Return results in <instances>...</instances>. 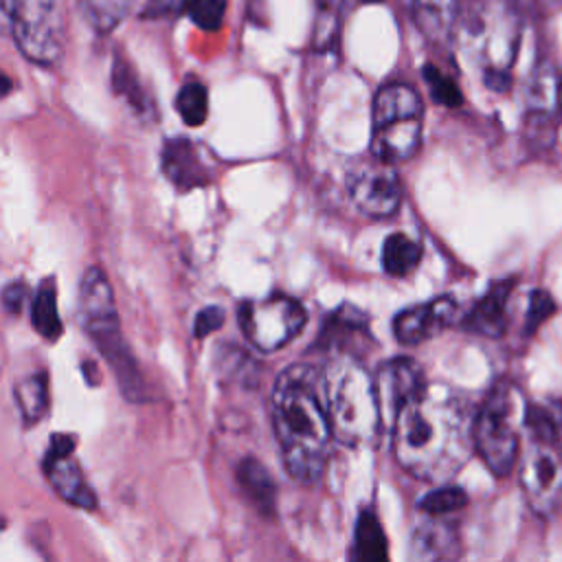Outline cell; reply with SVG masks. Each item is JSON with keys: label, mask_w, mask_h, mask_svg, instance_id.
Instances as JSON below:
<instances>
[{"label": "cell", "mask_w": 562, "mask_h": 562, "mask_svg": "<svg viewBox=\"0 0 562 562\" xmlns=\"http://www.w3.org/2000/svg\"><path fill=\"white\" fill-rule=\"evenodd\" d=\"M15 406L26 426L37 424L48 411V382L46 373H31L13 386Z\"/></svg>", "instance_id": "obj_23"}, {"label": "cell", "mask_w": 562, "mask_h": 562, "mask_svg": "<svg viewBox=\"0 0 562 562\" xmlns=\"http://www.w3.org/2000/svg\"><path fill=\"white\" fill-rule=\"evenodd\" d=\"M15 2H18V0H2V15H4V22H7V24H9L11 15H13Z\"/></svg>", "instance_id": "obj_34"}, {"label": "cell", "mask_w": 562, "mask_h": 562, "mask_svg": "<svg viewBox=\"0 0 562 562\" xmlns=\"http://www.w3.org/2000/svg\"><path fill=\"white\" fill-rule=\"evenodd\" d=\"M459 553V538L452 522L441 516L428 514L415 531L411 540V558L415 560H443L454 558Z\"/></svg>", "instance_id": "obj_17"}, {"label": "cell", "mask_w": 562, "mask_h": 562, "mask_svg": "<svg viewBox=\"0 0 562 562\" xmlns=\"http://www.w3.org/2000/svg\"><path fill=\"white\" fill-rule=\"evenodd\" d=\"M325 404L334 439L367 446L382 426L375 380L356 356H336L325 373Z\"/></svg>", "instance_id": "obj_3"}, {"label": "cell", "mask_w": 562, "mask_h": 562, "mask_svg": "<svg viewBox=\"0 0 562 562\" xmlns=\"http://www.w3.org/2000/svg\"><path fill=\"white\" fill-rule=\"evenodd\" d=\"M422 255H424V248L419 241L411 239L404 233H393L382 244V255H380L382 270L389 277H406L419 266Z\"/></svg>", "instance_id": "obj_20"}, {"label": "cell", "mask_w": 562, "mask_h": 562, "mask_svg": "<svg viewBox=\"0 0 562 562\" xmlns=\"http://www.w3.org/2000/svg\"><path fill=\"white\" fill-rule=\"evenodd\" d=\"M31 323L37 334L46 340H57L61 336V318L57 312V285L55 279H44L31 303Z\"/></svg>", "instance_id": "obj_22"}, {"label": "cell", "mask_w": 562, "mask_h": 562, "mask_svg": "<svg viewBox=\"0 0 562 562\" xmlns=\"http://www.w3.org/2000/svg\"><path fill=\"white\" fill-rule=\"evenodd\" d=\"M24 299H26V285H24V281H13V283H9V285L4 288V292H2V303H4V310H7L9 314H20Z\"/></svg>", "instance_id": "obj_33"}, {"label": "cell", "mask_w": 562, "mask_h": 562, "mask_svg": "<svg viewBox=\"0 0 562 562\" xmlns=\"http://www.w3.org/2000/svg\"><path fill=\"white\" fill-rule=\"evenodd\" d=\"M424 79L428 83V90H430V97L441 103V105H448V108H457L461 103V92H459V86L446 77L439 68L435 66H424Z\"/></svg>", "instance_id": "obj_28"}, {"label": "cell", "mask_w": 562, "mask_h": 562, "mask_svg": "<svg viewBox=\"0 0 562 562\" xmlns=\"http://www.w3.org/2000/svg\"><path fill=\"white\" fill-rule=\"evenodd\" d=\"M454 318H457V301L450 294H443L428 303L400 310L393 318V334L397 342L413 347L450 327Z\"/></svg>", "instance_id": "obj_13"}, {"label": "cell", "mask_w": 562, "mask_h": 562, "mask_svg": "<svg viewBox=\"0 0 562 562\" xmlns=\"http://www.w3.org/2000/svg\"><path fill=\"white\" fill-rule=\"evenodd\" d=\"M347 193L369 217H389L402 204V180L393 162L371 158L356 162L347 173Z\"/></svg>", "instance_id": "obj_10"}, {"label": "cell", "mask_w": 562, "mask_h": 562, "mask_svg": "<svg viewBox=\"0 0 562 562\" xmlns=\"http://www.w3.org/2000/svg\"><path fill=\"white\" fill-rule=\"evenodd\" d=\"M112 88L138 116L151 114L149 97L145 94V90H143L136 72L132 70V66L121 57H116L114 68H112Z\"/></svg>", "instance_id": "obj_24"}, {"label": "cell", "mask_w": 562, "mask_h": 562, "mask_svg": "<svg viewBox=\"0 0 562 562\" xmlns=\"http://www.w3.org/2000/svg\"><path fill=\"white\" fill-rule=\"evenodd\" d=\"M391 430L397 463L422 481L446 483L474 448V415L468 402L441 386H426L400 411Z\"/></svg>", "instance_id": "obj_1"}, {"label": "cell", "mask_w": 562, "mask_h": 562, "mask_svg": "<svg viewBox=\"0 0 562 562\" xmlns=\"http://www.w3.org/2000/svg\"><path fill=\"white\" fill-rule=\"evenodd\" d=\"M173 103H176V110H178L180 119L191 127L202 125L209 116V92H206L204 83H200L195 79L187 81L178 90Z\"/></svg>", "instance_id": "obj_26"}, {"label": "cell", "mask_w": 562, "mask_h": 562, "mask_svg": "<svg viewBox=\"0 0 562 562\" xmlns=\"http://www.w3.org/2000/svg\"><path fill=\"white\" fill-rule=\"evenodd\" d=\"M7 26L29 61L53 66L61 59L66 29L59 0H18Z\"/></svg>", "instance_id": "obj_7"}, {"label": "cell", "mask_w": 562, "mask_h": 562, "mask_svg": "<svg viewBox=\"0 0 562 562\" xmlns=\"http://www.w3.org/2000/svg\"><path fill=\"white\" fill-rule=\"evenodd\" d=\"M369 336V316L362 310L342 303L340 307L327 314L316 347L325 351L349 349V345L353 347L356 340H367Z\"/></svg>", "instance_id": "obj_16"}, {"label": "cell", "mask_w": 562, "mask_h": 562, "mask_svg": "<svg viewBox=\"0 0 562 562\" xmlns=\"http://www.w3.org/2000/svg\"><path fill=\"white\" fill-rule=\"evenodd\" d=\"M75 446H77V441L68 432L50 435L42 468H44L48 483L64 501L90 512L97 507V496H94L90 483L83 479L81 465L72 457Z\"/></svg>", "instance_id": "obj_11"}, {"label": "cell", "mask_w": 562, "mask_h": 562, "mask_svg": "<svg viewBox=\"0 0 562 562\" xmlns=\"http://www.w3.org/2000/svg\"><path fill=\"white\" fill-rule=\"evenodd\" d=\"M555 310L553 299L544 292V290H533L529 296V307H527V323H525V331L533 334Z\"/></svg>", "instance_id": "obj_30"}, {"label": "cell", "mask_w": 562, "mask_h": 562, "mask_svg": "<svg viewBox=\"0 0 562 562\" xmlns=\"http://www.w3.org/2000/svg\"><path fill=\"white\" fill-rule=\"evenodd\" d=\"M426 391L424 373L413 358H391L380 364L375 373V393L380 402L382 422L393 426L400 411Z\"/></svg>", "instance_id": "obj_12"}, {"label": "cell", "mask_w": 562, "mask_h": 562, "mask_svg": "<svg viewBox=\"0 0 562 562\" xmlns=\"http://www.w3.org/2000/svg\"><path fill=\"white\" fill-rule=\"evenodd\" d=\"M237 483L248 501L261 512L272 514L277 505V487L270 472L252 457H246L237 465Z\"/></svg>", "instance_id": "obj_18"}, {"label": "cell", "mask_w": 562, "mask_h": 562, "mask_svg": "<svg viewBox=\"0 0 562 562\" xmlns=\"http://www.w3.org/2000/svg\"><path fill=\"white\" fill-rule=\"evenodd\" d=\"M351 558L360 562H384L389 558V542L380 518L371 507H364L356 520Z\"/></svg>", "instance_id": "obj_19"}, {"label": "cell", "mask_w": 562, "mask_h": 562, "mask_svg": "<svg viewBox=\"0 0 562 562\" xmlns=\"http://www.w3.org/2000/svg\"><path fill=\"white\" fill-rule=\"evenodd\" d=\"M237 321L252 347L272 353L294 340L307 323L303 303L285 294L244 301L237 310Z\"/></svg>", "instance_id": "obj_8"}, {"label": "cell", "mask_w": 562, "mask_h": 562, "mask_svg": "<svg viewBox=\"0 0 562 562\" xmlns=\"http://www.w3.org/2000/svg\"><path fill=\"white\" fill-rule=\"evenodd\" d=\"M518 476L533 514L553 516L562 509V448L558 439L531 437Z\"/></svg>", "instance_id": "obj_9"}, {"label": "cell", "mask_w": 562, "mask_h": 562, "mask_svg": "<svg viewBox=\"0 0 562 562\" xmlns=\"http://www.w3.org/2000/svg\"><path fill=\"white\" fill-rule=\"evenodd\" d=\"M424 105L415 88L386 83L373 99V127L369 154L386 162L413 158L422 145Z\"/></svg>", "instance_id": "obj_6"}, {"label": "cell", "mask_w": 562, "mask_h": 562, "mask_svg": "<svg viewBox=\"0 0 562 562\" xmlns=\"http://www.w3.org/2000/svg\"><path fill=\"white\" fill-rule=\"evenodd\" d=\"M160 169L178 191L211 182V169L189 138H169L160 151Z\"/></svg>", "instance_id": "obj_14"}, {"label": "cell", "mask_w": 562, "mask_h": 562, "mask_svg": "<svg viewBox=\"0 0 562 562\" xmlns=\"http://www.w3.org/2000/svg\"><path fill=\"white\" fill-rule=\"evenodd\" d=\"M527 406L518 386L498 382L474 415V448L496 476H507L516 465Z\"/></svg>", "instance_id": "obj_5"}, {"label": "cell", "mask_w": 562, "mask_h": 562, "mask_svg": "<svg viewBox=\"0 0 562 562\" xmlns=\"http://www.w3.org/2000/svg\"><path fill=\"white\" fill-rule=\"evenodd\" d=\"M224 310L220 305H206L198 312L195 316V323H193V334L195 338H204L209 336L211 331L220 329L224 325Z\"/></svg>", "instance_id": "obj_31"}, {"label": "cell", "mask_w": 562, "mask_h": 562, "mask_svg": "<svg viewBox=\"0 0 562 562\" xmlns=\"http://www.w3.org/2000/svg\"><path fill=\"white\" fill-rule=\"evenodd\" d=\"M79 323L112 367L127 400H140L143 380L121 334L112 285L101 268H88L79 283Z\"/></svg>", "instance_id": "obj_4"}, {"label": "cell", "mask_w": 562, "mask_h": 562, "mask_svg": "<svg viewBox=\"0 0 562 562\" xmlns=\"http://www.w3.org/2000/svg\"><path fill=\"white\" fill-rule=\"evenodd\" d=\"M228 0H191L187 7L189 18L204 31H215L222 26Z\"/></svg>", "instance_id": "obj_29"}, {"label": "cell", "mask_w": 562, "mask_h": 562, "mask_svg": "<svg viewBox=\"0 0 562 562\" xmlns=\"http://www.w3.org/2000/svg\"><path fill=\"white\" fill-rule=\"evenodd\" d=\"M191 0H149L143 15L145 18H165L180 11H187Z\"/></svg>", "instance_id": "obj_32"}, {"label": "cell", "mask_w": 562, "mask_h": 562, "mask_svg": "<svg viewBox=\"0 0 562 562\" xmlns=\"http://www.w3.org/2000/svg\"><path fill=\"white\" fill-rule=\"evenodd\" d=\"M468 503V496L461 487L454 485H441L432 492H428L422 501H419V509L424 514H432V516H443L450 514L454 509H461Z\"/></svg>", "instance_id": "obj_27"}, {"label": "cell", "mask_w": 562, "mask_h": 562, "mask_svg": "<svg viewBox=\"0 0 562 562\" xmlns=\"http://www.w3.org/2000/svg\"><path fill=\"white\" fill-rule=\"evenodd\" d=\"M417 26L430 40H443L450 35L459 0H411Z\"/></svg>", "instance_id": "obj_21"}, {"label": "cell", "mask_w": 562, "mask_h": 562, "mask_svg": "<svg viewBox=\"0 0 562 562\" xmlns=\"http://www.w3.org/2000/svg\"><path fill=\"white\" fill-rule=\"evenodd\" d=\"M558 105H560V112H562V79L558 83Z\"/></svg>", "instance_id": "obj_35"}, {"label": "cell", "mask_w": 562, "mask_h": 562, "mask_svg": "<svg viewBox=\"0 0 562 562\" xmlns=\"http://www.w3.org/2000/svg\"><path fill=\"white\" fill-rule=\"evenodd\" d=\"M323 380L314 367L292 364L272 389V426L283 465L305 485L321 479L334 439L327 404L321 400Z\"/></svg>", "instance_id": "obj_2"}, {"label": "cell", "mask_w": 562, "mask_h": 562, "mask_svg": "<svg viewBox=\"0 0 562 562\" xmlns=\"http://www.w3.org/2000/svg\"><path fill=\"white\" fill-rule=\"evenodd\" d=\"M83 18L97 33L114 31L130 13L134 0H79Z\"/></svg>", "instance_id": "obj_25"}, {"label": "cell", "mask_w": 562, "mask_h": 562, "mask_svg": "<svg viewBox=\"0 0 562 562\" xmlns=\"http://www.w3.org/2000/svg\"><path fill=\"white\" fill-rule=\"evenodd\" d=\"M514 290V279H505L494 283L468 312L463 318V327L472 334L498 338L507 327V301Z\"/></svg>", "instance_id": "obj_15"}]
</instances>
